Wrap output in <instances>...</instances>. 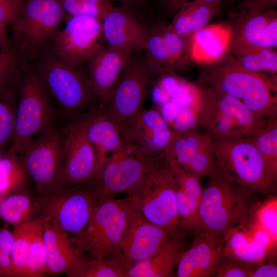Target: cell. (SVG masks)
Masks as SVG:
<instances>
[{"instance_id":"obj_1","label":"cell","mask_w":277,"mask_h":277,"mask_svg":"<svg viewBox=\"0 0 277 277\" xmlns=\"http://www.w3.org/2000/svg\"><path fill=\"white\" fill-rule=\"evenodd\" d=\"M28 61L45 86L59 118L67 124L99 104L84 66L64 60L50 47Z\"/></svg>"},{"instance_id":"obj_2","label":"cell","mask_w":277,"mask_h":277,"mask_svg":"<svg viewBox=\"0 0 277 277\" xmlns=\"http://www.w3.org/2000/svg\"><path fill=\"white\" fill-rule=\"evenodd\" d=\"M199 81L246 105L259 118H276V79L241 67L230 52L203 66Z\"/></svg>"},{"instance_id":"obj_3","label":"cell","mask_w":277,"mask_h":277,"mask_svg":"<svg viewBox=\"0 0 277 277\" xmlns=\"http://www.w3.org/2000/svg\"><path fill=\"white\" fill-rule=\"evenodd\" d=\"M209 180L200 201L196 234H224L239 228L252 209V193L246 188L230 181L218 168Z\"/></svg>"},{"instance_id":"obj_4","label":"cell","mask_w":277,"mask_h":277,"mask_svg":"<svg viewBox=\"0 0 277 277\" xmlns=\"http://www.w3.org/2000/svg\"><path fill=\"white\" fill-rule=\"evenodd\" d=\"M175 189L172 169L164 156L126 191L125 199L145 219L175 236L186 232L180 223Z\"/></svg>"},{"instance_id":"obj_5","label":"cell","mask_w":277,"mask_h":277,"mask_svg":"<svg viewBox=\"0 0 277 277\" xmlns=\"http://www.w3.org/2000/svg\"><path fill=\"white\" fill-rule=\"evenodd\" d=\"M135 212L125 198L99 200L86 227L71 236V241L87 260L118 258L121 260V242Z\"/></svg>"},{"instance_id":"obj_6","label":"cell","mask_w":277,"mask_h":277,"mask_svg":"<svg viewBox=\"0 0 277 277\" xmlns=\"http://www.w3.org/2000/svg\"><path fill=\"white\" fill-rule=\"evenodd\" d=\"M58 118L45 86L28 63L20 78L14 134L6 155L18 156L33 140L58 123Z\"/></svg>"},{"instance_id":"obj_7","label":"cell","mask_w":277,"mask_h":277,"mask_svg":"<svg viewBox=\"0 0 277 277\" xmlns=\"http://www.w3.org/2000/svg\"><path fill=\"white\" fill-rule=\"evenodd\" d=\"M68 17L60 0H23L19 14L10 26L11 42L31 59L50 47Z\"/></svg>"},{"instance_id":"obj_8","label":"cell","mask_w":277,"mask_h":277,"mask_svg":"<svg viewBox=\"0 0 277 277\" xmlns=\"http://www.w3.org/2000/svg\"><path fill=\"white\" fill-rule=\"evenodd\" d=\"M211 138L217 168L228 179L253 193L266 194L275 190L250 136L226 140Z\"/></svg>"},{"instance_id":"obj_9","label":"cell","mask_w":277,"mask_h":277,"mask_svg":"<svg viewBox=\"0 0 277 277\" xmlns=\"http://www.w3.org/2000/svg\"><path fill=\"white\" fill-rule=\"evenodd\" d=\"M64 140V129L57 123L33 140L18 156L37 197L62 186Z\"/></svg>"},{"instance_id":"obj_10","label":"cell","mask_w":277,"mask_h":277,"mask_svg":"<svg viewBox=\"0 0 277 277\" xmlns=\"http://www.w3.org/2000/svg\"><path fill=\"white\" fill-rule=\"evenodd\" d=\"M164 156H152L136 146L124 143L97 172L94 187L99 200L114 198L128 191Z\"/></svg>"},{"instance_id":"obj_11","label":"cell","mask_w":277,"mask_h":277,"mask_svg":"<svg viewBox=\"0 0 277 277\" xmlns=\"http://www.w3.org/2000/svg\"><path fill=\"white\" fill-rule=\"evenodd\" d=\"M36 197L40 215L50 216L71 236L84 229L99 202L94 186L85 185L63 186Z\"/></svg>"},{"instance_id":"obj_12","label":"cell","mask_w":277,"mask_h":277,"mask_svg":"<svg viewBox=\"0 0 277 277\" xmlns=\"http://www.w3.org/2000/svg\"><path fill=\"white\" fill-rule=\"evenodd\" d=\"M154 74L144 60L131 56L103 106L122 132L138 112L147 97Z\"/></svg>"},{"instance_id":"obj_13","label":"cell","mask_w":277,"mask_h":277,"mask_svg":"<svg viewBox=\"0 0 277 277\" xmlns=\"http://www.w3.org/2000/svg\"><path fill=\"white\" fill-rule=\"evenodd\" d=\"M105 42L102 19L90 15H74L66 19L50 48L64 60L84 66Z\"/></svg>"},{"instance_id":"obj_14","label":"cell","mask_w":277,"mask_h":277,"mask_svg":"<svg viewBox=\"0 0 277 277\" xmlns=\"http://www.w3.org/2000/svg\"><path fill=\"white\" fill-rule=\"evenodd\" d=\"M64 134L62 186H94L97 157L80 118L66 124Z\"/></svg>"},{"instance_id":"obj_15","label":"cell","mask_w":277,"mask_h":277,"mask_svg":"<svg viewBox=\"0 0 277 277\" xmlns=\"http://www.w3.org/2000/svg\"><path fill=\"white\" fill-rule=\"evenodd\" d=\"M230 16L229 24L232 31L230 50L243 48H276V10L273 9L238 10L230 13Z\"/></svg>"},{"instance_id":"obj_16","label":"cell","mask_w":277,"mask_h":277,"mask_svg":"<svg viewBox=\"0 0 277 277\" xmlns=\"http://www.w3.org/2000/svg\"><path fill=\"white\" fill-rule=\"evenodd\" d=\"M173 236L135 210L121 242V260L125 271L152 256Z\"/></svg>"},{"instance_id":"obj_17","label":"cell","mask_w":277,"mask_h":277,"mask_svg":"<svg viewBox=\"0 0 277 277\" xmlns=\"http://www.w3.org/2000/svg\"><path fill=\"white\" fill-rule=\"evenodd\" d=\"M172 133L161 113L153 108L141 110L122 131L124 143L156 157L165 156Z\"/></svg>"},{"instance_id":"obj_18","label":"cell","mask_w":277,"mask_h":277,"mask_svg":"<svg viewBox=\"0 0 277 277\" xmlns=\"http://www.w3.org/2000/svg\"><path fill=\"white\" fill-rule=\"evenodd\" d=\"M224 241V234L221 233H207L195 236L179 261L176 276H213L223 257Z\"/></svg>"},{"instance_id":"obj_19","label":"cell","mask_w":277,"mask_h":277,"mask_svg":"<svg viewBox=\"0 0 277 277\" xmlns=\"http://www.w3.org/2000/svg\"><path fill=\"white\" fill-rule=\"evenodd\" d=\"M132 53L106 43L87 63L88 73L100 104L106 103Z\"/></svg>"},{"instance_id":"obj_20","label":"cell","mask_w":277,"mask_h":277,"mask_svg":"<svg viewBox=\"0 0 277 277\" xmlns=\"http://www.w3.org/2000/svg\"><path fill=\"white\" fill-rule=\"evenodd\" d=\"M132 10L113 6L102 19V23L107 44L134 52L144 50L149 30Z\"/></svg>"},{"instance_id":"obj_21","label":"cell","mask_w":277,"mask_h":277,"mask_svg":"<svg viewBox=\"0 0 277 277\" xmlns=\"http://www.w3.org/2000/svg\"><path fill=\"white\" fill-rule=\"evenodd\" d=\"M46 254V273L68 276L86 259L79 252L71 236L49 216L43 228Z\"/></svg>"},{"instance_id":"obj_22","label":"cell","mask_w":277,"mask_h":277,"mask_svg":"<svg viewBox=\"0 0 277 277\" xmlns=\"http://www.w3.org/2000/svg\"><path fill=\"white\" fill-rule=\"evenodd\" d=\"M79 118L95 150L98 171L103 163L124 144L122 132L104 107L100 104Z\"/></svg>"},{"instance_id":"obj_23","label":"cell","mask_w":277,"mask_h":277,"mask_svg":"<svg viewBox=\"0 0 277 277\" xmlns=\"http://www.w3.org/2000/svg\"><path fill=\"white\" fill-rule=\"evenodd\" d=\"M232 38L229 23L206 26L190 38L189 61L202 66L219 62L229 52Z\"/></svg>"},{"instance_id":"obj_24","label":"cell","mask_w":277,"mask_h":277,"mask_svg":"<svg viewBox=\"0 0 277 277\" xmlns=\"http://www.w3.org/2000/svg\"><path fill=\"white\" fill-rule=\"evenodd\" d=\"M185 233L168 240L154 254L128 269L125 277H174L179 261L188 248Z\"/></svg>"},{"instance_id":"obj_25","label":"cell","mask_w":277,"mask_h":277,"mask_svg":"<svg viewBox=\"0 0 277 277\" xmlns=\"http://www.w3.org/2000/svg\"><path fill=\"white\" fill-rule=\"evenodd\" d=\"M200 88L204 99L231 119L248 136L268 121L258 118L242 102L232 96L207 86Z\"/></svg>"},{"instance_id":"obj_26","label":"cell","mask_w":277,"mask_h":277,"mask_svg":"<svg viewBox=\"0 0 277 277\" xmlns=\"http://www.w3.org/2000/svg\"><path fill=\"white\" fill-rule=\"evenodd\" d=\"M220 6L194 0L186 2L173 15L169 26L179 34L189 39L205 27L217 13Z\"/></svg>"},{"instance_id":"obj_27","label":"cell","mask_w":277,"mask_h":277,"mask_svg":"<svg viewBox=\"0 0 277 277\" xmlns=\"http://www.w3.org/2000/svg\"><path fill=\"white\" fill-rule=\"evenodd\" d=\"M198 105V126L204 128L211 138L226 140L248 136L231 119L204 99L201 93Z\"/></svg>"},{"instance_id":"obj_28","label":"cell","mask_w":277,"mask_h":277,"mask_svg":"<svg viewBox=\"0 0 277 277\" xmlns=\"http://www.w3.org/2000/svg\"><path fill=\"white\" fill-rule=\"evenodd\" d=\"M40 215V206L27 187L4 199L0 202V217L13 226L30 222Z\"/></svg>"},{"instance_id":"obj_29","label":"cell","mask_w":277,"mask_h":277,"mask_svg":"<svg viewBox=\"0 0 277 277\" xmlns=\"http://www.w3.org/2000/svg\"><path fill=\"white\" fill-rule=\"evenodd\" d=\"M223 256L244 264L257 265L265 262L268 254L267 245L254 240L248 241L246 235L233 229L224 233Z\"/></svg>"},{"instance_id":"obj_30","label":"cell","mask_w":277,"mask_h":277,"mask_svg":"<svg viewBox=\"0 0 277 277\" xmlns=\"http://www.w3.org/2000/svg\"><path fill=\"white\" fill-rule=\"evenodd\" d=\"M20 78L0 89V156L7 155L12 141Z\"/></svg>"},{"instance_id":"obj_31","label":"cell","mask_w":277,"mask_h":277,"mask_svg":"<svg viewBox=\"0 0 277 277\" xmlns=\"http://www.w3.org/2000/svg\"><path fill=\"white\" fill-rule=\"evenodd\" d=\"M250 137L263 159L268 180L275 189L277 182V118L268 120Z\"/></svg>"},{"instance_id":"obj_32","label":"cell","mask_w":277,"mask_h":277,"mask_svg":"<svg viewBox=\"0 0 277 277\" xmlns=\"http://www.w3.org/2000/svg\"><path fill=\"white\" fill-rule=\"evenodd\" d=\"M238 63L247 70L276 79L277 52L275 49L243 48L229 50Z\"/></svg>"},{"instance_id":"obj_33","label":"cell","mask_w":277,"mask_h":277,"mask_svg":"<svg viewBox=\"0 0 277 277\" xmlns=\"http://www.w3.org/2000/svg\"><path fill=\"white\" fill-rule=\"evenodd\" d=\"M144 50L145 51L144 61L154 74L159 75L168 71H172L161 26L149 30Z\"/></svg>"},{"instance_id":"obj_34","label":"cell","mask_w":277,"mask_h":277,"mask_svg":"<svg viewBox=\"0 0 277 277\" xmlns=\"http://www.w3.org/2000/svg\"><path fill=\"white\" fill-rule=\"evenodd\" d=\"M37 218L14 227L12 232L13 242L11 251L12 276H23Z\"/></svg>"},{"instance_id":"obj_35","label":"cell","mask_w":277,"mask_h":277,"mask_svg":"<svg viewBox=\"0 0 277 277\" xmlns=\"http://www.w3.org/2000/svg\"><path fill=\"white\" fill-rule=\"evenodd\" d=\"M49 216L40 215L37 218L23 277H41L46 273V254L43 239V228Z\"/></svg>"},{"instance_id":"obj_36","label":"cell","mask_w":277,"mask_h":277,"mask_svg":"<svg viewBox=\"0 0 277 277\" xmlns=\"http://www.w3.org/2000/svg\"><path fill=\"white\" fill-rule=\"evenodd\" d=\"M28 63V58L11 42L0 49V89L18 81Z\"/></svg>"},{"instance_id":"obj_37","label":"cell","mask_w":277,"mask_h":277,"mask_svg":"<svg viewBox=\"0 0 277 277\" xmlns=\"http://www.w3.org/2000/svg\"><path fill=\"white\" fill-rule=\"evenodd\" d=\"M27 179L18 156H0V199L27 187Z\"/></svg>"},{"instance_id":"obj_38","label":"cell","mask_w":277,"mask_h":277,"mask_svg":"<svg viewBox=\"0 0 277 277\" xmlns=\"http://www.w3.org/2000/svg\"><path fill=\"white\" fill-rule=\"evenodd\" d=\"M125 272L118 258H92L82 262L68 276L125 277Z\"/></svg>"},{"instance_id":"obj_39","label":"cell","mask_w":277,"mask_h":277,"mask_svg":"<svg viewBox=\"0 0 277 277\" xmlns=\"http://www.w3.org/2000/svg\"><path fill=\"white\" fill-rule=\"evenodd\" d=\"M161 30L172 71L185 68L190 62L189 39L179 34L169 25H162Z\"/></svg>"},{"instance_id":"obj_40","label":"cell","mask_w":277,"mask_h":277,"mask_svg":"<svg viewBox=\"0 0 277 277\" xmlns=\"http://www.w3.org/2000/svg\"><path fill=\"white\" fill-rule=\"evenodd\" d=\"M176 208L182 228L186 232L196 234L198 227L200 200L188 195L176 188Z\"/></svg>"},{"instance_id":"obj_41","label":"cell","mask_w":277,"mask_h":277,"mask_svg":"<svg viewBox=\"0 0 277 277\" xmlns=\"http://www.w3.org/2000/svg\"><path fill=\"white\" fill-rule=\"evenodd\" d=\"M68 16L85 15L102 19L113 7L111 0H60Z\"/></svg>"},{"instance_id":"obj_42","label":"cell","mask_w":277,"mask_h":277,"mask_svg":"<svg viewBox=\"0 0 277 277\" xmlns=\"http://www.w3.org/2000/svg\"><path fill=\"white\" fill-rule=\"evenodd\" d=\"M167 161L174 173L176 188L188 195L200 200L203 191L200 182L201 179L187 172L175 163L168 160Z\"/></svg>"},{"instance_id":"obj_43","label":"cell","mask_w":277,"mask_h":277,"mask_svg":"<svg viewBox=\"0 0 277 277\" xmlns=\"http://www.w3.org/2000/svg\"><path fill=\"white\" fill-rule=\"evenodd\" d=\"M255 266L246 264L223 256L213 276L250 277Z\"/></svg>"},{"instance_id":"obj_44","label":"cell","mask_w":277,"mask_h":277,"mask_svg":"<svg viewBox=\"0 0 277 277\" xmlns=\"http://www.w3.org/2000/svg\"><path fill=\"white\" fill-rule=\"evenodd\" d=\"M13 242L12 232L6 229L0 230V275L12 276L11 251Z\"/></svg>"},{"instance_id":"obj_45","label":"cell","mask_w":277,"mask_h":277,"mask_svg":"<svg viewBox=\"0 0 277 277\" xmlns=\"http://www.w3.org/2000/svg\"><path fill=\"white\" fill-rule=\"evenodd\" d=\"M276 205H269L262 208L259 218L262 227L271 236L276 237Z\"/></svg>"},{"instance_id":"obj_46","label":"cell","mask_w":277,"mask_h":277,"mask_svg":"<svg viewBox=\"0 0 277 277\" xmlns=\"http://www.w3.org/2000/svg\"><path fill=\"white\" fill-rule=\"evenodd\" d=\"M21 9L14 0H0V22L11 26L18 17Z\"/></svg>"},{"instance_id":"obj_47","label":"cell","mask_w":277,"mask_h":277,"mask_svg":"<svg viewBox=\"0 0 277 277\" xmlns=\"http://www.w3.org/2000/svg\"><path fill=\"white\" fill-rule=\"evenodd\" d=\"M176 130L184 131L194 128L198 126L197 113L190 108H184L178 114L175 122Z\"/></svg>"},{"instance_id":"obj_48","label":"cell","mask_w":277,"mask_h":277,"mask_svg":"<svg viewBox=\"0 0 277 277\" xmlns=\"http://www.w3.org/2000/svg\"><path fill=\"white\" fill-rule=\"evenodd\" d=\"M277 0H239V10H263L276 6Z\"/></svg>"},{"instance_id":"obj_49","label":"cell","mask_w":277,"mask_h":277,"mask_svg":"<svg viewBox=\"0 0 277 277\" xmlns=\"http://www.w3.org/2000/svg\"><path fill=\"white\" fill-rule=\"evenodd\" d=\"M277 266L275 263H264L257 265L252 270L250 277H276Z\"/></svg>"},{"instance_id":"obj_50","label":"cell","mask_w":277,"mask_h":277,"mask_svg":"<svg viewBox=\"0 0 277 277\" xmlns=\"http://www.w3.org/2000/svg\"><path fill=\"white\" fill-rule=\"evenodd\" d=\"M188 0H161L165 10L172 16L181 8Z\"/></svg>"},{"instance_id":"obj_51","label":"cell","mask_w":277,"mask_h":277,"mask_svg":"<svg viewBox=\"0 0 277 277\" xmlns=\"http://www.w3.org/2000/svg\"><path fill=\"white\" fill-rule=\"evenodd\" d=\"M7 26L6 24L0 22V49L8 47L11 44L7 31Z\"/></svg>"},{"instance_id":"obj_52","label":"cell","mask_w":277,"mask_h":277,"mask_svg":"<svg viewBox=\"0 0 277 277\" xmlns=\"http://www.w3.org/2000/svg\"><path fill=\"white\" fill-rule=\"evenodd\" d=\"M111 1L112 0H111ZM120 6L133 10L142 5L145 0H115Z\"/></svg>"},{"instance_id":"obj_53","label":"cell","mask_w":277,"mask_h":277,"mask_svg":"<svg viewBox=\"0 0 277 277\" xmlns=\"http://www.w3.org/2000/svg\"><path fill=\"white\" fill-rule=\"evenodd\" d=\"M203 3L220 6L221 0H196Z\"/></svg>"},{"instance_id":"obj_54","label":"cell","mask_w":277,"mask_h":277,"mask_svg":"<svg viewBox=\"0 0 277 277\" xmlns=\"http://www.w3.org/2000/svg\"><path fill=\"white\" fill-rule=\"evenodd\" d=\"M17 5L21 8L23 0H14Z\"/></svg>"}]
</instances>
